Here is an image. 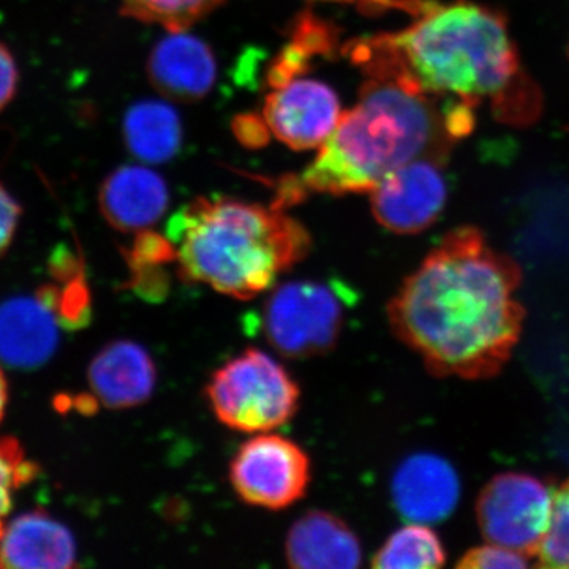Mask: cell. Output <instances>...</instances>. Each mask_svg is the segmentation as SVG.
Returning a JSON list of instances; mask_svg holds the SVG:
<instances>
[{"label": "cell", "mask_w": 569, "mask_h": 569, "mask_svg": "<svg viewBox=\"0 0 569 569\" xmlns=\"http://www.w3.org/2000/svg\"><path fill=\"white\" fill-rule=\"evenodd\" d=\"M519 271L475 228L451 231L389 305L392 329L440 376L482 378L518 343Z\"/></svg>", "instance_id": "6da1fadb"}, {"label": "cell", "mask_w": 569, "mask_h": 569, "mask_svg": "<svg viewBox=\"0 0 569 569\" xmlns=\"http://www.w3.org/2000/svg\"><path fill=\"white\" fill-rule=\"evenodd\" d=\"M350 52L370 78L407 81L475 110L489 104L505 122L533 121L541 108L503 14L471 0L421 2L407 29Z\"/></svg>", "instance_id": "7a4b0ae2"}, {"label": "cell", "mask_w": 569, "mask_h": 569, "mask_svg": "<svg viewBox=\"0 0 569 569\" xmlns=\"http://www.w3.org/2000/svg\"><path fill=\"white\" fill-rule=\"evenodd\" d=\"M475 127V108L392 78H370L299 178L283 181L276 206L307 193H369L389 173L419 159L447 162Z\"/></svg>", "instance_id": "3957f363"}, {"label": "cell", "mask_w": 569, "mask_h": 569, "mask_svg": "<svg viewBox=\"0 0 569 569\" xmlns=\"http://www.w3.org/2000/svg\"><path fill=\"white\" fill-rule=\"evenodd\" d=\"M167 238L182 279L242 301L271 290L312 246L306 228L279 206L223 197L183 206Z\"/></svg>", "instance_id": "277c9868"}, {"label": "cell", "mask_w": 569, "mask_h": 569, "mask_svg": "<svg viewBox=\"0 0 569 569\" xmlns=\"http://www.w3.org/2000/svg\"><path fill=\"white\" fill-rule=\"evenodd\" d=\"M206 396L213 415L228 429L264 433L295 417L301 391L272 356L249 348L212 373Z\"/></svg>", "instance_id": "5b68a950"}, {"label": "cell", "mask_w": 569, "mask_h": 569, "mask_svg": "<svg viewBox=\"0 0 569 569\" xmlns=\"http://www.w3.org/2000/svg\"><path fill=\"white\" fill-rule=\"evenodd\" d=\"M342 290L316 280L280 284L261 313L266 340L280 355L305 359L328 353L346 320Z\"/></svg>", "instance_id": "8992f818"}, {"label": "cell", "mask_w": 569, "mask_h": 569, "mask_svg": "<svg viewBox=\"0 0 569 569\" xmlns=\"http://www.w3.org/2000/svg\"><path fill=\"white\" fill-rule=\"evenodd\" d=\"M312 467L305 449L290 438L258 433L247 440L230 463L234 492L247 505L280 511L301 500Z\"/></svg>", "instance_id": "52a82bcc"}, {"label": "cell", "mask_w": 569, "mask_h": 569, "mask_svg": "<svg viewBox=\"0 0 569 569\" xmlns=\"http://www.w3.org/2000/svg\"><path fill=\"white\" fill-rule=\"evenodd\" d=\"M552 503L549 486L533 475H498L479 497V527L493 545L526 556L537 553L548 531Z\"/></svg>", "instance_id": "ba28073f"}, {"label": "cell", "mask_w": 569, "mask_h": 569, "mask_svg": "<svg viewBox=\"0 0 569 569\" xmlns=\"http://www.w3.org/2000/svg\"><path fill=\"white\" fill-rule=\"evenodd\" d=\"M445 162L419 159L403 164L370 190V208L381 227L415 234L437 222L448 201Z\"/></svg>", "instance_id": "9c48e42d"}, {"label": "cell", "mask_w": 569, "mask_h": 569, "mask_svg": "<svg viewBox=\"0 0 569 569\" xmlns=\"http://www.w3.org/2000/svg\"><path fill=\"white\" fill-rule=\"evenodd\" d=\"M342 116L335 89L313 78L296 77L276 86L263 108L266 129L295 151L320 149Z\"/></svg>", "instance_id": "30bf717a"}, {"label": "cell", "mask_w": 569, "mask_h": 569, "mask_svg": "<svg viewBox=\"0 0 569 569\" xmlns=\"http://www.w3.org/2000/svg\"><path fill=\"white\" fill-rule=\"evenodd\" d=\"M391 490L402 518L432 526L456 511L462 486L458 470L449 460L433 452H418L397 467Z\"/></svg>", "instance_id": "8fae6325"}, {"label": "cell", "mask_w": 569, "mask_h": 569, "mask_svg": "<svg viewBox=\"0 0 569 569\" xmlns=\"http://www.w3.org/2000/svg\"><path fill=\"white\" fill-rule=\"evenodd\" d=\"M148 74L167 99L200 102L217 80V62L203 40L187 31L168 32L149 56Z\"/></svg>", "instance_id": "7c38bea8"}, {"label": "cell", "mask_w": 569, "mask_h": 569, "mask_svg": "<svg viewBox=\"0 0 569 569\" xmlns=\"http://www.w3.org/2000/svg\"><path fill=\"white\" fill-rule=\"evenodd\" d=\"M102 216L114 230L142 233L162 219L170 192L162 176L141 164H126L112 171L99 197Z\"/></svg>", "instance_id": "4fadbf2b"}, {"label": "cell", "mask_w": 569, "mask_h": 569, "mask_svg": "<svg viewBox=\"0 0 569 569\" xmlns=\"http://www.w3.org/2000/svg\"><path fill=\"white\" fill-rule=\"evenodd\" d=\"M88 377L96 399L114 410L144 403L157 381L151 355L130 340H119L104 347L92 359Z\"/></svg>", "instance_id": "5bb4252c"}, {"label": "cell", "mask_w": 569, "mask_h": 569, "mask_svg": "<svg viewBox=\"0 0 569 569\" xmlns=\"http://www.w3.org/2000/svg\"><path fill=\"white\" fill-rule=\"evenodd\" d=\"M58 320L36 298H13L0 305V361L13 369L47 365L58 348Z\"/></svg>", "instance_id": "9a60e30c"}, {"label": "cell", "mask_w": 569, "mask_h": 569, "mask_svg": "<svg viewBox=\"0 0 569 569\" xmlns=\"http://www.w3.org/2000/svg\"><path fill=\"white\" fill-rule=\"evenodd\" d=\"M284 557L291 568L353 569L361 565L362 550L342 519L331 512L310 511L288 531Z\"/></svg>", "instance_id": "2e32d148"}, {"label": "cell", "mask_w": 569, "mask_h": 569, "mask_svg": "<svg viewBox=\"0 0 569 569\" xmlns=\"http://www.w3.org/2000/svg\"><path fill=\"white\" fill-rule=\"evenodd\" d=\"M77 567V546L69 529L43 511L14 519L0 538V568Z\"/></svg>", "instance_id": "e0dca14e"}, {"label": "cell", "mask_w": 569, "mask_h": 569, "mask_svg": "<svg viewBox=\"0 0 569 569\" xmlns=\"http://www.w3.org/2000/svg\"><path fill=\"white\" fill-rule=\"evenodd\" d=\"M123 137L129 151L141 162H168L181 148V118L171 104L144 100L127 111Z\"/></svg>", "instance_id": "ac0fdd59"}, {"label": "cell", "mask_w": 569, "mask_h": 569, "mask_svg": "<svg viewBox=\"0 0 569 569\" xmlns=\"http://www.w3.org/2000/svg\"><path fill=\"white\" fill-rule=\"evenodd\" d=\"M447 560L443 545L426 523L408 522L373 557L377 569H436Z\"/></svg>", "instance_id": "d6986e66"}, {"label": "cell", "mask_w": 569, "mask_h": 569, "mask_svg": "<svg viewBox=\"0 0 569 569\" xmlns=\"http://www.w3.org/2000/svg\"><path fill=\"white\" fill-rule=\"evenodd\" d=\"M224 0H119L123 14L146 24H159L168 32L189 31Z\"/></svg>", "instance_id": "ffe728a7"}, {"label": "cell", "mask_w": 569, "mask_h": 569, "mask_svg": "<svg viewBox=\"0 0 569 569\" xmlns=\"http://www.w3.org/2000/svg\"><path fill=\"white\" fill-rule=\"evenodd\" d=\"M37 296L50 307L62 328L78 329L88 325L91 317V299L84 274L63 280L59 284H47Z\"/></svg>", "instance_id": "44dd1931"}, {"label": "cell", "mask_w": 569, "mask_h": 569, "mask_svg": "<svg viewBox=\"0 0 569 569\" xmlns=\"http://www.w3.org/2000/svg\"><path fill=\"white\" fill-rule=\"evenodd\" d=\"M39 473V467L26 458L24 449L14 438H0V538L6 530L13 493L31 482Z\"/></svg>", "instance_id": "7402d4cb"}, {"label": "cell", "mask_w": 569, "mask_h": 569, "mask_svg": "<svg viewBox=\"0 0 569 569\" xmlns=\"http://www.w3.org/2000/svg\"><path fill=\"white\" fill-rule=\"evenodd\" d=\"M546 568H569V479L553 496L548 531L537 550Z\"/></svg>", "instance_id": "603a6c76"}, {"label": "cell", "mask_w": 569, "mask_h": 569, "mask_svg": "<svg viewBox=\"0 0 569 569\" xmlns=\"http://www.w3.org/2000/svg\"><path fill=\"white\" fill-rule=\"evenodd\" d=\"M527 565H529V561H527L526 553L489 542V546L470 550L460 560L459 567L468 569H520L526 568Z\"/></svg>", "instance_id": "cb8c5ba5"}, {"label": "cell", "mask_w": 569, "mask_h": 569, "mask_svg": "<svg viewBox=\"0 0 569 569\" xmlns=\"http://www.w3.org/2000/svg\"><path fill=\"white\" fill-rule=\"evenodd\" d=\"M21 206L0 183V254L9 249L20 222Z\"/></svg>", "instance_id": "d4e9b609"}, {"label": "cell", "mask_w": 569, "mask_h": 569, "mask_svg": "<svg viewBox=\"0 0 569 569\" xmlns=\"http://www.w3.org/2000/svg\"><path fill=\"white\" fill-rule=\"evenodd\" d=\"M20 71L17 61L6 44L0 43V111L6 110L7 104L13 100L18 91Z\"/></svg>", "instance_id": "484cf974"}, {"label": "cell", "mask_w": 569, "mask_h": 569, "mask_svg": "<svg viewBox=\"0 0 569 569\" xmlns=\"http://www.w3.org/2000/svg\"><path fill=\"white\" fill-rule=\"evenodd\" d=\"M7 399H9V388H7L6 377H3L2 369H0V421H2L3 411H6Z\"/></svg>", "instance_id": "4316f807"}]
</instances>
